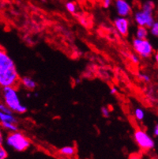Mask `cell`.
<instances>
[{
    "label": "cell",
    "mask_w": 158,
    "mask_h": 159,
    "mask_svg": "<svg viewBox=\"0 0 158 159\" xmlns=\"http://www.w3.org/2000/svg\"><path fill=\"white\" fill-rule=\"evenodd\" d=\"M65 7H66V11H67L69 13H70V14H76L77 6L74 2H72V1H68V2H66Z\"/></svg>",
    "instance_id": "9a60e30c"
},
{
    "label": "cell",
    "mask_w": 158,
    "mask_h": 159,
    "mask_svg": "<svg viewBox=\"0 0 158 159\" xmlns=\"http://www.w3.org/2000/svg\"><path fill=\"white\" fill-rule=\"evenodd\" d=\"M155 59H156V61L158 64V54H156V56H155Z\"/></svg>",
    "instance_id": "4316f807"
},
{
    "label": "cell",
    "mask_w": 158,
    "mask_h": 159,
    "mask_svg": "<svg viewBox=\"0 0 158 159\" xmlns=\"http://www.w3.org/2000/svg\"><path fill=\"white\" fill-rule=\"evenodd\" d=\"M111 4H112V0H103L102 1L103 7L105 9H108Z\"/></svg>",
    "instance_id": "44dd1931"
},
{
    "label": "cell",
    "mask_w": 158,
    "mask_h": 159,
    "mask_svg": "<svg viewBox=\"0 0 158 159\" xmlns=\"http://www.w3.org/2000/svg\"><path fill=\"white\" fill-rule=\"evenodd\" d=\"M19 82V74L15 63L3 49L0 51V86H14Z\"/></svg>",
    "instance_id": "6da1fadb"
},
{
    "label": "cell",
    "mask_w": 158,
    "mask_h": 159,
    "mask_svg": "<svg viewBox=\"0 0 158 159\" xmlns=\"http://www.w3.org/2000/svg\"><path fill=\"white\" fill-rule=\"evenodd\" d=\"M2 49H3V48H2V46L0 45V51H1V50H2Z\"/></svg>",
    "instance_id": "83f0119b"
},
{
    "label": "cell",
    "mask_w": 158,
    "mask_h": 159,
    "mask_svg": "<svg viewBox=\"0 0 158 159\" xmlns=\"http://www.w3.org/2000/svg\"><path fill=\"white\" fill-rule=\"evenodd\" d=\"M150 32L155 37H158V21H155L150 28Z\"/></svg>",
    "instance_id": "2e32d148"
},
{
    "label": "cell",
    "mask_w": 158,
    "mask_h": 159,
    "mask_svg": "<svg viewBox=\"0 0 158 159\" xmlns=\"http://www.w3.org/2000/svg\"><path fill=\"white\" fill-rule=\"evenodd\" d=\"M155 9V2L153 0H146L142 3L141 9L134 13V18L138 26L150 28L155 21L153 12Z\"/></svg>",
    "instance_id": "3957f363"
},
{
    "label": "cell",
    "mask_w": 158,
    "mask_h": 159,
    "mask_svg": "<svg viewBox=\"0 0 158 159\" xmlns=\"http://www.w3.org/2000/svg\"><path fill=\"white\" fill-rule=\"evenodd\" d=\"M0 126L2 127L4 130L9 131V132H13V131H18V126H17V124H1Z\"/></svg>",
    "instance_id": "5bb4252c"
},
{
    "label": "cell",
    "mask_w": 158,
    "mask_h": 159,
    "mask_svg": "<svg viewBox=\"0 0 158 159\" xmlns=\"http://www.w3.org/2000/svg\"><path fill=\"white\" fill-rule=\"evenodd\" d=\"M117 92H118V89H117L116 87H111V89H110V93H111V95H115L117 93Z\"/></svg>",
    "instance_id": "603a6c76"
},
{
    "label": "cell",
    "mask_w": 158,
    "mask_h": 159,
    "mask_svg": "<svg viewBox=\"0 0 158 159\" xmlns=\"http://www.w3.org/2000/svg\"><path fill=\"white\" fill-rule=\"evenodd\" d=\"M153 135H154L155 136L158 137V124H156V125H155L154 128H153Z\"/></svg>",
    "instance_id": "cb8c5ba5"
},
{
    "label": "cell",
    "mask_w": 158,
    "mask_h": 159,
    "mask_svg": "<svg viewBox=\"0 0 158 159\" xmlns=\"http://www.w3.org/2000/svg\"><path fill=\"white\" fill-rule=\"evenodd\" d=\"M101 112L104 118H109L111 116V111L107 106H102L101 108Z\"/></svg>",
    "instance_id": "e0dca14e"
},
{
    "label": "cell",
    "mask_w": 158,
    "mask_h": 159,
    "mask_svg": "<svg viewBox=\"0 0 158 159\" xmlns=\"http://www.w3.org/2000/svg\"><path fill=\"white\" fill-rule=\"evenodd\" d=\"M148 34H149V31H148V28L146 27L138 26L136 31V38L138 39H147Z\"/></svg>",
    "instance_id": "7c38bea8"
},
{
    "label": "cell",
    "mask_w": 158,
    "mask_h": 159,
    "mask_svg": "<svg viewBox=\"0 0 158 159\" xmlns=\"http://www.w3.org/2000/svg\"><path fill=\"white\" fill-rule=\"evenodd\" d=\"M134 139L139 148L143 151H149L154 148V140L148 133H146L143 130H135L134 132Z\"/></svg>",
    "instance_id": "5b68a950"
},
{
    "label": "cell",
    "mask_w": 158,
    "mask_h": 159,
    "mask_svg": "<svg viewBox=\"0 0 158 159\" xmlns=\"http://www.w3.org/2000/svg\"><path fill=\"white\" fill-rule=\"evenodd\" d=\"M133 48L137 55L142 58H149L153 55V48L147 39L134 38L132 41Z\"/></svg>",
    "instance_id": "8992f818"
},
{
    "label": "cell",
    "mask_w": 158,
    "mask_h": 159,
    "mask_svg": "<svg viewBox=\"0 0 158 159\" xmlns=\"http://www.w3.org/2000/svg\"><path fill=\"white\" fill-rule=\"evenodd\" d=\"M3 124H14L18 125V120L14 112H0V125Z\"/></svg>",
    "instance_id": "9c48e42d"
},
{
    "label": "cell",
    "mask_w": 158,
    "mask_h": 159,
    "mask_svg": "<svg viewBox=\"0 0 158 159\" xmlns=\"http://www.w3.org/2000/svg\"><path fill=\"white\" fill-rule=\"evenodd\" d=\"M7 147H11L17 152H23L30 147L31 143L21 131H13L7 135L5 139Z\"/></svg>",
    "instance_id": "277c9868"
},
{
    "label": "cell",
    "mask_w": 158,
    "mask_h": 159,
    "mask_svg": "<svg viewBox=\"0 0 158 159\" xmlns=\"http://www.w3.org/2000/svg\"><path fill=\"white\" fill-rule=\"evenodd\" d=\"M114 6L119 17L127 18L132 12V7L127 0H115Z\"/></svg>",
    "instance_id": "52a82bcc"
},
{
    "label": "cell",
    "mask_w": 158,
    "mask_h": 159,
    "mask_svg": "<svg viewBox=\"0 0 158 159\" xmlns=\"http://www.w3.org/2000/svg\"><path fill=\"white\" fill-rule=\"evenodd\" d=\"M22 86L28 90H34L37 86V82L30 76H23L21 79Z\"/></svg>",
    "instance_id": "30bf717a"
},
{
    "label": "cell",
    "mask_w": 158,
    "mask_h": 159,
    "mask_svg": "<svg viewBox=\"0 0 158 159\" xmlns=\"http://www.w3.org/2000/svg\"><path fill=\"white\" fill-rule=\"evenodd\" d=\"M129 159H141V157L137 154H133L130 156Z\"/></svg>",
    "instance_id": "d4e9b609"
},
{
    "label": "cell",
    "mask_w": 158,
    "mask_h": 159,
    "mask_svg": "<svg viewBox=\"0 0 158 159\" xmlns=\"http://www.w3.org/2000/svg\"><path fill=\"white\" fill-rule=\"evenodd\" d=\"M4 141V136H3V133H2V130L0 128V144L3 143Z\"/></svg>",
    "instance_id": "484cf974"
},
{
    "label": "cell",
    "mask_w": 158,
    "mask_h": 159,
    "mask_svg": "<svg viewBox=\"0 0 158 159\" xmlns=\"http://www.w3.org/2000/svg\"><path fill=\"white\" fill-rule=\"evenodd\" d=\"M75 151H76V150L72 146H65V147H62L59 150V152H60L61 154L67 156V157H71V156L74 155Z\"/></svg>",
    "instance_id": "8fae6325"
},
{
    "label": "cell",
    "mask_w": 158,
    "mask_h": 159,
    "mask_svg": "<svg viewBox=\"0 0 158 159\" xmlns=\"http://www.w3.org/2000/svg\"><path fill=\"white\" fill-rule=\"evenodd\" d=\"M138 79H140L141 81L145 82H150V76L147 74H145V73H138Z\"/></svg>",
    "instance_id": "ac0fdd59"
},
{
    "label": "cell",
    "mask_w": 158,
    "mask_h": 159,
    "mask_svg": "<svg viewBox=\"0 0 158 159\" xmlns=\"http://www.w3.org/2000/svg\"><path fill=\"white\" fill-rule=\"evenodd\" d=\"M78 20H79L81 24H82V25H84V26H87V25H88V21H87L86 18H85V17H83V16H81Z\"/></svg>",
    "instance_id": "7402d4cb"
},
{
    "label": "cell",
    "mask_w": 158,
    "mask_h": 159,
    "mask_svg": "<svg viewBox=\"0 0 158 159\" xmlns=\"http://www.w3.org/2000/svg\"><path fill=\"white\" fill-rule=\"evenodd\" d=\"M134 115L137 120L142 121L144 120L146 113L142 108H136L134 111Z\"/></svg>",
    "instance_id": "4fadbf2b"
},
{
    "label": "cell",
    "mask_w": 158,
    "mask_h": 159,
    "mask_svg": "<svg viewBox=\"0 0 158 159\" xmlns=\"http://www.w3.org/2000/svg\"><path fill=\"white\" fill-rule=\"evenodd\" d=\"M130 61L134 63V64H138L140 62V58H139L138 55L137 54H130Z\"/></svg>",
    "instance_id": "ffe728a7"
},
{
    "label": "cell",
    "mask_w": 158,
    "mask_h": 159,
    "mask_svg": "<svg viewBox=\"0 0 158 159\" xmlns=\"http://www.w3.org/2000/svg\"><path fill=\"white\" fill-rule=\"evenodd\" d=\"M8 157V153L5 147L0 144V159H7Z\"/></svg>",
    "instance_id": "d6986e66"
},
{
    "label": "cell",
    "mask_w": 158,
    "mask_h": 159,
    "mask_svg": "<svg viewBox=\"0 0 158 159\" xmlns=\"http://www.w3.org/2000/svg\"><path fill=\"white\" fill-rule=\"evenodd\" d=\"M3 103L8 107L14 113L24 114L28 108L24 104L21 103L18 92L14 86L2 88V90Z\"/></svg>",
    "instance_id": "7a4b0ae2"
},
{
    "label": "cell",
    "mask_w": 158,
    "mask_h": 159,
    "mask_svg": "<svg viewBox=\"0 0 158 159\" xmlns=\"http://www.w3.org/2000/svg\"><path fill=\"white\" fill-rule=\"evenodd\" d=\"M114 26L120 35L127 36L130 27V21L128 18L124 17H116L114 19Z\"/></svg>",
    "instance_id": "ba28073f"
}]
</instances>
